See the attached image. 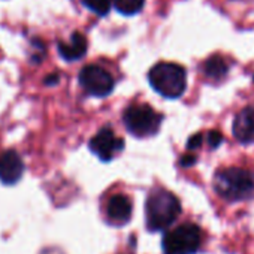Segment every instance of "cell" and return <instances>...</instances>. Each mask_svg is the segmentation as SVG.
<instances>
[{
    "instance_id": "obj_1",
    "label": "cell",
    "mask_w": 254,
    "mask_h": 254,
    "mask_svg": "<svg viewBox=\"0 0 254 254\" xmlns=\"http://www.w3.org/2000/svg\"><path fill=\"white\" fill-rule=\"evenodd\" d=\"M214 191L227 202H242L254 197V172L244 168L218 169L212 180Z\"/></svg>"
},
{
    "instance_id": "obj_2",
    "label": "cell",
    "mask_w": 254,
    "mask_h": 254,
    "mask_svg": "<svg viewBox=\"0 0 254 254\" xmlns=\"http://www.w3.org/2000/svg\"><path fill=\"white\" fill-rule=\"evenodd\" d=\"M180 214L181 202L174 193L162 187H157L150 191L145 202V220L148 230H166L172 223H175Z\"/></svg>"
},
{
    "instance_id": "obj_3",
    "label": "cell",
    "mask_w": 254,
    "mask_h": 254,
    "mask_svg": "<svg viewBox=\"0 0 254 254\" xmlns=\"http://www.w3.org/2000/svg\"><path fill=\"white\" fill-rule=\"evenodd\" d=\"M153 88L168 99L181 97L187 87V73L181 64L162 62L157 63L148 73Z\"/></svg>"
},
{
    "instance_id": "obj_4",
    "label": "cell",
    "mask_w": 254,
    "mask_h": 254,
    "mask_svg": "<svg viewBox=\"0 0 254 254\" xmlns=\"http://www.w3.org/2000/svg\"><path fill=\"white\" fill-rule=\"evenodd\" d=\"M203 242V230L194 223H183L165 233L163 254H196Z\"/></svg>"
},
{
    "instance_id": "obj_5",
    "label": "cell",
    "mask_w": 254,
    "mask_h": 254,
    "mask_svg": "<svg viewBox=\"0 0 254 254\" xmlns=\"http://www.w3.org/2000/svg\"><path fill=\"white\" fill-rule=\"evenodd\" d=\"M123 120L132 135L144 138L157 133L163 117L150 105H132L126 109Z\"/></svg>"
},
{
    "instance_id": "obj_6",
    "label": "cell",
    "mask_w": 254,
    "mask_h": 254,
    "mask_svg": "<svg viewBox=\"0 0 254 254\" xmlns=\"http://www.w3.org/2000/svg\"><path fill=\"white\" fill-rule=\"evenodd\" d=\"M79 84L88 94L105 97L114 90L115 81L103 67L97 64H88L79 72Z\"/></svg>"
},
{
    "instance_id": "obj_7",
    "label": "cell",
    "mask_w": 254,
    "mask_h": 254,
    "mask_svg": "<svg viewBox=\"0 0 254 254\" xmlns=\"http://www.w3.org/2000/svg\"><path fill=\"white\" fill-rule=\"evenodd\" d=\"M123 148L124 141L114 133L111 127H103L90 141V150L103 162H109Z\"/></svg>"
},
{
    "instance_id": "obj_8",
    "label": "cell",
    "mask_w": 254,
    "mask_h": 254,
    "mask_svg": "<svg viewBox=\"0 0 254 254\" xmlns=\"http://www.w3.org/2000/svg\"><path fill=\"white\" fill-rule=\"evenodd\" d=\"M232 132L241 144H254V105L242 108L235 115Z\"/></svg>"
},
{
    "instance_id": "obj_9",
    "label": "cell",
    "mask_w": 254,
    "mask_h": 254,
    "mask_svg": "<svg viewBox=\"0 0 254 254\" xmlns=\"http://www.w3.org/2000/svg\"><path fill=\"white\" fill-rule=\"evenodd\" d=\"M24 172V163L20 154L14 150H8L0 154V181L6 186L18 183Z\"/></svg>"
},
{
    "instance_id": "obj_10",
    "label": "cell",
    "mask_w": 254,
    "mask_h": 254,
    "mask_svg": "<svg viewBox=\"0 0 254 254\" xmlns=\"http://www.w3.org/2000/svg\"><path fill=\"white\" fill-rule=\"evenodd\" d=\"M108 220L114 224H126L132 217V202L126 194H114L106 206Z\"/></svg>"
},
{
    "instance_id": "obj_11",
    "label": "cell",
    "mask_w": 254,
    "mask_h": 254,
    "mask_svg": "<svg viewBox=\"0 0 254 254\" xmlns=\"http://www.w3.org/2000/svg\"><path fill=\"white\" fill-rule=\"evenodd\" d=\"M59 53L64 60H79L87 53V39L82 33L75 32L69 42H59Z\"/></svg>"
},
{
    "instance_id": "obj_12",
    "label": "cell",
    "mask_w": 254,
    "mask_h": 254,
    "mask_svg": "<svg viewBox=\"0 0 254 254\" xmlns=\"http://www.w3.org/2000/svg\"><path fill=\"white\" fill-rule=\"evenodd\" d=\"M229 63L221 57V56H211L205 63H203V73L206 78L212 81H220L224 78L229 72Z\"/></svg>"
},
{
    "instance_id": "obj_13",
    "label": "cell",
    "mask_w": 254,
    "mask_h": 254,
    "mask_svg": "<svg viewBox=\"0 0 254 254\" xmlns=\"http://www.w3.org/2000/svg\"><path fill=\"white\" fill-rule=\"evenodd\" d=\"M145 0H114V5L123 15H135L144 8Z\"/></svg>"
},
{
    "instance_id": "obj_14",
    "label": "cell",
    "mask_w": 254,
    "mask_h": 254,
    "mask_svg": "<svg viewBox=\"0 0 254 254\" xmlns=\"http://www.w3.org/2000/svg\"><path fill=\"white\" fill-rule=\"evenodd\" d=\"M84 5L94 14L105 17L111 9V0H84Z\"/></svg>"
},
{
    "instance_id": "obj_15",
    "label": "cell",
    "mask_w": 254,
    "mask_h": 254,
    "mask_svg": "<svg viewBox=\"0 0 254 254\" xmlns=\"http://www.w3.org/2000/svg\"><path fill=\"white\" fill-rule=\"evenodd\" d=\"M221 142H223V136L217 130L209 132V135H208V144H209L211 148H217Z\"/></svg>"
},
{
    "instance_id": "obj_16",
    "label": "cell",
    "mask_w": 254,
    "mask_h": 254,
    "mask_svg": "<svg viewBox=\"0 0 254 254\" xmlns=\"http://www.w3.org/2000/svg\"><path fill=\"white\" fill-rule=\"evenodd\" d=\"M202 141H203V138H202V135H200V133L193 135V136L189 139V142H187V148H189V150H196V148H199V147H200Z\"/></svg>"
},
{
    "instance_id": "obj_17",
    "label": "cell",
    "mask_w": 254,
    "mask_h": 254,
    "mask_svg": "<svg viewBox=\"0 0 254 254\" xmlns=\"http://www.w3.org/2000/svg\"><path fill=\"white\" fill-rule=\"evenodd\" d=\"M194 163H196V156H193V154H186V156H183L181 160H180V165L184 166V168H190V166H193Z\"/></svg>"
},
{
    "instance_id": "obj_18",
    "label": "cell",
    "mask_w": 254,
    "mask_h": 254,
    "mask_svg": "<svg viewBox=\"0 0 254 254\" xmlns=\"http://www.w3.org/2000/svg\"><path fill=\"white\" fill-rule=\"evenodd\" d=\"M57 81H59V76H57V75H53V76H48V78L45 79V84H47V85H54Z\"/></svg>"
}]
</instances>
